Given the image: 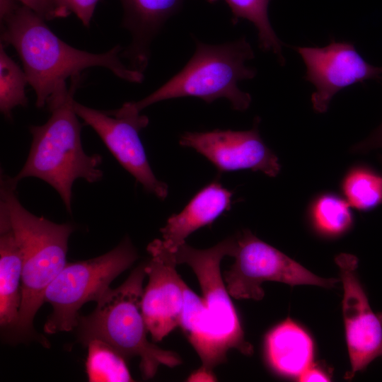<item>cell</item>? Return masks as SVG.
Returning <instances> with one entry per match:
<instances>
[{
	"label": "cell",
	"mask_w": 382,
	"mask_h": 382,
	"mask_svg": "<svg viewBox=\"0 0 382 382\" xmlns=\"http://www.w3.org/2000/svg\"><path fill=\"white\" fill-rule=\"evenodd\" d=\"M378 148H382V124L366 139L352 146L351 151L364 153Z\"/></svg>",
	"instance_id": "obj_25"
},
{
	"label": "cell",
	"mask_w": 382,
	"mask_h": 382,
	"mask_svg": "<svg viewBox=\"0 0 382 382\" xmlns=\"http://www.w3.org/2000/svg\"><path fill=\"white\" fill-rule=\"evenodd\" d=\"M294 49L305 64V79L315 86L311 100L316 112H325L340 91L366 80L382 79V66L365 61L351 42L332 40L323 47Z\"/></svg>",
	"instance_id": "obj_10"
},
{
	"label": "cell",
	"mask_w": 382,
	"mask_h": 382,
	"mask_svg": "<svg viewBox=\"0 0 382 382\" xmlns=\"http://www.w3.org/2000/svg\"><path fill=\"white\" fill-rule=\"evenodd\" d=\"M74 109L91 127L120 163L144 189L163 200L168 187L156 178L149 165L139 132L149 118L130 107L128 102L115 110L102 111L74 102Z\"/></svg>",
	"instance_id": "obj_9"
},
{
	"label": "cell",
	"mask_w": 382,
	"mask_h": 382,
	"mask_svg": "<svg viewBox=\"0 0 382 382\" xmlns=\"http://www.w3.org/2000/svg\"><path fill=\"white\" fill-rule=\"evenodd\" d=\"M151 258L145 263L149 282L141 299L142 315L154 342H160L179 326L185 302V282L176 270L173 253L161 239L146 248Z\"/></svg>",
	"instance_id": "obj_13"
},
{
	"label": "cell",
	"mask_w": 382,
	"mask_h": 382,
	"mask_svg": "<svg viewBox=\"0 0 382 382\" xmlns=\"http://www.w3.org/2000/svg\"><path fill=\"white\" fill-rule=\"evenodd\" d=\"M22 260L7 212L0 204V324L16 328L21 303Z\"/></svg>",
	"instance_id": "obj_16"
},
{
	"label": "cell",
	"mask_w": 382,
	"mask_h": 382,
	"mask_svg": "<svg viewBox=\"0 0 382 382\" xmlns=\"http://www.w3.org/2000/svg\"><path fill=\"white\" fill-rule=\"evenodd\" d=\"M254 57L245 37L219 45L197 40L195 52L183 69L144 98L128 103L140 112L154 103L173 98L196 97L211 103L223 98L233 110L245 111L252 98L238 83L255 76L256 69L245 64Z\"/></svg>",
	"instance_id": "obj_6"
},
{
	"label": "cell",
	"mask_w": 382,
	"mask_h": 382,
	"mask_svg": "<svg viewBox=\"0 0 382 382\" xmlns=\"http://www.w3.org/2000/svg\"><path fill=\"white\" fill-rule=\"evenodd\" d=\"M13 178L1 175L0 204L6 209L22 260L21 303L16 328L28 332L44 303L47 286L66 265L74 228L28 212L20 202Z\"/></svg>",
	"instance_id": "obj_3"
},
{
	"label": "cell",
	"mask_w": 382,
	"mask_h": 382,
	"mask_svg": "<svg viewBox=\"0 0 382 382\" xmlns=\"http://www.w3.org/2000/svg\"><path fill=\"white\" fill-rule=\"evenodd\" d=\"M300 381H329L330 378L322 370L312 367L308 368L303 373L299 376Z\"/></svg>",
	"instance_id": "obj_26"
},
{
	"label": "cell",
	"mask_w": 382,
	"mask_h": 382,
	"mask_svg": "<svg viewBox=\"0 0 382 382\" xmlns=\"http://www.w3.org/2000/svg\"><path fill=\"white\" fill-rule=\"evenodd\" d=\"M185 0H120L122 27L132 36L129 45L123 49L121 57L129 66L143 73L151 54V45L165 23L182 7Z\"/></svg>",
	"instance_id": "obj_14"
},
{
	"label": "cell",
	"mask_w": 382,
	"mask_h": 382,
	"mask_svg": "<svg viewBox=\"0 0 382 382\" xmlns=\"http://www.w3.org/2000/svg\"><path fill=\"white\" fill-rule=\"evenodd\" d=\"M145 263L139 265L118 287L108 289L96 301L94 311L79 316L76 328L83 345L100 339L112 346L126 359L140 358L144 378H153L161 365L173 368L181 364L175 352L147 340L149 332L141 311Z\"/></svg>",
	"instance_id": "obj_5"
},
{
	"label": "cell",
	"mask_w": 382,
	"mask_h": 382,
	"mask_svg": "<svg viewBox=\"0 0 382 382\" xmlns=\"http://www.w3.org/2000/svg\"><path fill=\"white\" fill-rule=\"evenodd\" d=\"M259 123L257 117L249 130L186 132L180 137L179 144L204 156L220 173L251 170L276 177L281 166L278 157L262 139Z\"/></svg>",
	"instance_id": "obj_11"
},
{
	"label": "cell",
	"mask_w": 382,
	"mask_h": 382,
	"mask_svg": "<svg viewBox=\"0 0 382 382\" xmlns=\"http://www.w3.org/2000/svg\"><path fill=\"white\" fill-rule=\"evenodd\" d=\"M28 83L24 71L6 54L0 45V110L11 119L12 110L17 106L28 105L25 86Z\"/></svg>",
	"instance_id": "obj_22"
},
{
	"label": "cell",
	"mask_w": 382,
	"mask_h": 382,
	"mask_svg": "<svg viewBox=\"0 0 382 382\" xmlns=\"http://www.w3.org/2000/svg\"><path fill=\"white\" fill-rule=\"evenodd\" d=\"M307 217L313 229L327 237L344 234L354 221L350 205L344 197L332 192H320L312 198Z\"/></svg>",
	"instance_id": "obj_18"
},
{
	"label": "cell",
	"mask_w": 382,
	"mask_h": 382,
	"mask_svg": "<svg viewBox=\"0 0 382 382\" xmlns=\"http://www.w3.org/2000/svg\"><path fill=\"white\" fill-rule=\"evenodd\" d=\"M335 262L344 288L342 311L351 364L345 378H351L375 359L382 358V313L371 308L356 274V257L342 254Z\"/></svg>",
	"instance_id": "obj_12"
},
{
	"label": "cell",
	"mask_w": 382,
	"mask_h": 382,
	"mask_svg": "<svg viewBox=\"0 0 382 382\" xmlns=\"http://www.w3.org/2000/svg\"><path fill=\"white\" fill-rule=\"evenodd\" d=\"M265 351L270 366L276 372L299 376L311 366L313 345L307 332L287 318L267 333Z\"/></svg>",
	"instance_id": "obj_17"
},
{
	"label": "cell",
	"mask_w": 382,
	"mask_h": 382,
	"mask_svg": "<svg viewBox=\"0 0 382 382\" xmlns=\"http://www.w3.org/2000/svg\"><path fill=\"white\" fill-rule=\"evenodd\" d=\"M236 236L237 243L233 255L235 261L224 277L226 289L234 299L262 300L265 292L261 284L267 281L325 288H331L340 281L314 274L248 229Z\"/></svg>",
	"instance_id": "obj_8"
},
{
	"label": "cell",
	"mask_w": 382,
	"mask_h": 382,
	"mask_svg": "<svg viewBox=\"0 0 382 382\" xmlns=\"http://www.w3.org/2000/svg\"><path fill=\"white\" fill-rule=\"evenodd\" d=\"M230 8L236 23L239 19L252 23L257 29L258 44L264 51L274 54L281 64H284L282 43L273 30L268 18L270 0H224Z\"/></svg>",
	"instance_id": "obj_21"
},
{
	"label": "cell",
	"mask_w": 382,
	"mask_h": 382,
	"mask_svg": "<svg viewBox=\"0 0 382 382\" xmlns=\"http://www.w3.org/2000/svg\"><path fill=\"white\" fill-rule=\"evenodd\" d=\"M233 192L216 180L204 186L178 214L170 216L161 228L163 245L174 252L194 231L212 224L229 210Z\"/></svg>",
	"instance_id": "obj_15"
},
{
	"label": "cell",
	"mask_w": 382,
	"mask_h": 382,
	"mask_svg": "<svg viewBox=\"0 0 382 382\" xmlns=\"http://www.w3.org/2000/svg\"><path fill=\"white\" fill-rule=\"evenodd\" d=\"M86 362L90 382H129L130 375L126 359L112 346L100 339H92L87 344Z\"/></svg>",
	"instance_id": "obj_20"
},
{
	"label": "cell",
	"mask_w": 382,
	"mask_h": 382,
	"mask_svg": "<svg viewBox=\"0 0 382 382\" xmlns=\"http://www.w3.org/2000/svg\"><path fill=\"white\" fill-rule=\"evenodd\" d=\"M16 0H0L1 39L12 45L23 64L37 108L50 111L70 92L66 80L93 66L106 68L116 76L141 83L143 73L121 60L123 48L116 45L104 53H91L70 46L59 38L45 20Z\"/></svg>",
	"instance_id": "obj_1"
},
{
	"label": "cell",
	"mask_w": 382,
	"mask_h": 382,
	"mask_svg": "<svg viewBox=\"0 0 382 382\" xmlns=\"http://www.w3.org/2000/svg\"><path fill=\"white\" fill-rule=\"evenodd\" d=\"M81 75L71 77L70 92L65 100L50 112L42 125L30 126L33 140L28 158L13 178H37L51 185L59 195L66 209L71 214L72 185L78 178L93 183L103 173L99 154L88 155L81 140V125L74 109V96Z\"/></svg>",
	"instance_id": "obj_4"
},
{
	"label": "cell",
	"mask_w": 382,
	"mask_h": 382,
	"mask_svg": "<svg viewBox=\"0 0 382 382\" xmlns=\"http://www.w3.org/2000/svg\"><path fill=\"white\" fill-rule=\"evenodd\" d=\"M340 190L351 207L374 209L382 204V174L365 164L354 165L342 178Z\"/></svg>",
	"instance_id": "obj_19"
},
{
	"label": "cell",
	"mask_w": 382,
	"mask_h": 382,
	"mask_svg": "<svg viewBox=\"0 0 382 382\" xmlns=\"http://www.w3.org/2000/svg\"><path fill=\"white\" fill-rule=\"evenodd\" d=\"M31 9L45 21L65 18L71 13L60 5L58 0H16Z\"/></svg>",
	"instance_id": "obj_23"
},
{
	"label": "cell",
	"mask_w": 382,
	"mask_h": 382,
	"mask_svg": "<svg viewBox=\"0 0 382 382\" xmlns=\"http://www.w3.org/2000/svg\"><path fill=\"white\" fill-rule=\"evenodd\" d=\"M137 258L136 249L126 237L107 253L67 262L44 295V302L53 308L44 325L45 332H69L76 328L81 306L90 301H97L110 289L111 282Z\"/></svg>",
	"instance_id": "obj_7"
},
{
	"label": "cell",
	"mask_w": 382,
	"mask_h": 382,
	"mask_svg": "<svg viewBox=\"0 0 382 382\" xmlns=\"http://www.w3.org/2000/svg\"><path fill=\"white\" fill-rule=\"evenodd\" d=\"M236 236L225 238L207 249H197L186 243L173 252L178 265L187 264L197 276L203 297L187 285L179 326L202 361L196 372L200 378H213V369L226 361V353L236 349L245 355L253 352L248 342L236 310L231 300L220 264L233 257Z\"/></svg>",
	"instance_id": "obj_2"
},
{
	"label": "cell",
	"mask_w": 382,
	"mask_h": 382,
	"mask_svg": "<svg viewBox=\"0 0 382 382\" xmlns=\"http://www.w3.org/2000/svg\"><path fill=\"white\" fill-rule=\"evenodd\" d=\"M61 6L74 13L86 27H89L99 0H58Z\"/></svg>",
	"instance_id": "obj_24"
}]
</instances>
